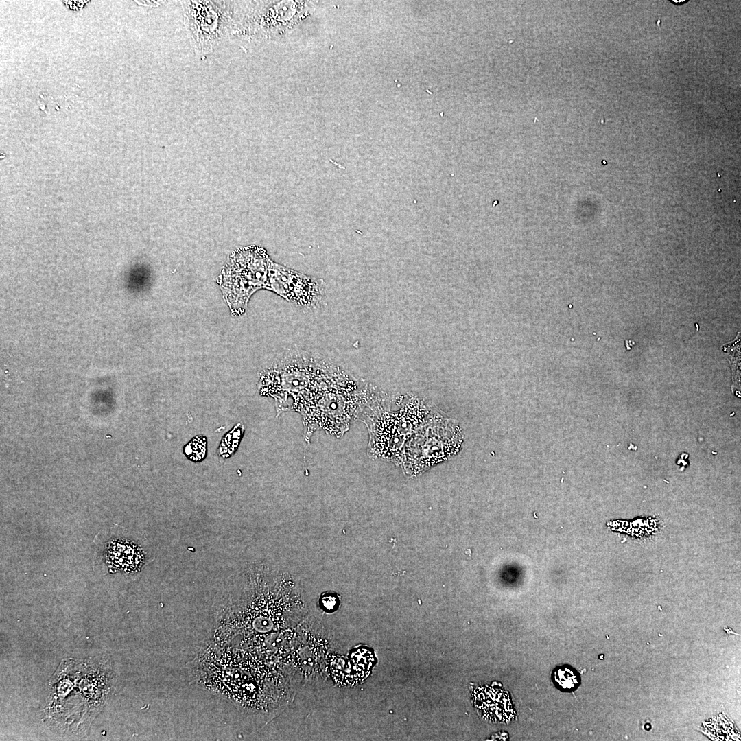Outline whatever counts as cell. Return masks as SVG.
Instances as JSON below:
<instances>
[{"mask_svg": "<svg viewBox=\"0 0 741 741\" xmlns=\"http://www.w3.org/2000/svg\"><path fill=\"white\" fill-rule=\"evenodd\" d=\"M348 377L340 366L318 353L286 350L263 370L259 390L275 399L278 414L287 411L289 397L293 401L290 410L299 412L310 396Z\"/></svg>", "mask_w": 741, "mask_h": 741, "instance_id": "6da1fadb", "label": "cell"}, {"mask_svg": "<svg viewBox=\"0 0 741 741\" xmlns=\"http://www.w3.org/2000/svg\"><path fill=\"white\" fill-rule=\"evenodd\" d=\"M390 401L377 396L357 417H361L368 431V456L399 464L407 441L434 408L415 397L403 400L397 410H390Z\"/></svg>", "mask_w": 741, "mask_h": 741, "instance_id": "7a4b0ae2", "label": "cell"}, {"mask_svg": "<svg viewBox=\"0 0 741 741\" xmlns=\"http://www.w3.org/2000/svg\"><path fill=\"white\" fill-rule=\"evenodd\" d=\"M314 1H242L232 41L248 44L280 43L295 36L314 17Z\"/></svg>", "mask_w": 741, "mask_h": 741, "instance_id": "3957f363", "label": "cell"}, {"mask_svg": "<svg viewBox=\"0 0 741 741\" xmlns=\"http://www.w3.org/2000/svg\"><path fill=\"white\" fill-rule=\"evenodd\" d=\"M377 396L367 388L358 390L350 377L317 391L305 401L299 411L303 416L305 441L309 442L312 433L319 430L336 437L342 436L349 429L352 418L357 417Z\"/></svg>", "mask_w": 741, "mask_h": 741, "instance_id": "277c9868", "label": "cell"}, {"mask_svg": "<svg viewBox=\"0 0 741 741\" xmlns=\"http://www.w3.org/2000/svg\"><path fill=\"white\" fill-rule=\"evenodd\" d=\"M191 45L200 56L231 40L239 21L240 1H181Z\"/></svg>", "mask_w": 741, "mask_h": 741, "instance_id": "5b68a950", "label": "cell"}, {"mask_svg": "<svg viewBox=\"0 0 741 741\" xmlns=\"http://www.w3.org/2000/svg\"><path fill=\"white\" fill-rule=\"evenodd\" d=\"M462 439L457 423L433 409L407 441L399 464L408 473H418L456 455Z\"/></svg>", "mask_w": 741, "mask_h": 741, "instance_id": "8992f818", "label": "cell"}, {"mask_svg": "<svg viewBox=\"0 0 741 741\" xmlns=\"http://www.w3.org/2000/svg\"><path fill=\"white\" fill-rule=\"evenodd\" d=\"M272 262L266 251L257 246L240 248L230 257L219 283L234 316L245 313L254 292L268 290Z\"/></svg>", "mask_w": 741, "mask_h": 741, "instance_id": "52a82bcc", "label": "cell"}, {"mask_svg": "<svg viewBox=\"0 0 741 741\" xmlns=\"http://www.w3.org/2000/svg\"><path fill=\"white\" fill-rule=\"evenodd\" d=\"M268 290L301 308L322 306L327 286L322 279L309 276L272 261Z\"/></svg>", "mask_w": 741, "mask_h": 741, "instance_id": "ba28073f", "label": "cell"}, {"mask_svg": "<svg viewBox=\"0 0 741 741\" xmlns=\"http://www.w3.org/2000/svg\"><path fill=\"white\" fill-rule=\"evenodd\" d=\"M96 545L93 568L103 575L113 573L130 574L141 569L144 563L141 548L133 541L113 537L108 530H101L94 539Z\"/></svg>", "mask_w": 741, "mask_h": 741, "instance_id": "9c48e42d", "label": "cell"}, {"mask_svg": "<svg viewBox=\"0 0 741 741\" xmlns=\"http://www.w3.org/2000/svg\"><path fill=\"white\" fill-rule=\"evenodd\" d=\"M552 681L555 687L563 692H571L580 684V676L576 669L569 665L556 667L552 672Z\"/></svg>", "mask_w": 741, "mask_h": 741, "instance_id": "30bf717a", "label": "cell"}, {"mask_svg": "<svg viewBox=\"0 0 741 741\" xmlns=\"http://www.w3.org/2000/svg\"><path fill=\"white\" fill-rule=\"evenodd\" d=\"M244 427L237 424L222 438L218 448L219 455L223 458L231 456L237 449L242 437Z\"/></svg>", "mask_w": 741, "mask_h": 741, "instance_id": "8fae6325", "label": "cell"}, {"mask_svg": "<svg viewBox=\"0 0 741 741\" xmlns=\"http://www.w3.org/2000/svg\"><path fill=\"white\" fill-rule=\"evenodd\" d=\"M207 447V438L204 436L198 435L186 445L184 453L188 459L200 462L206 456Z\"/></svg>", "mask_w": 741, "mask_h": 741, "instance_id": "7c38bea8", "label": "cell"}, {"mask_svg": "<svg viewBox=\"0 0 741 741\" xmlns=\"http://www.w3.org/2000/svg\"><path fill=\"white\" fill-rule=\"evenodd\" d=\"M322 602L324 607L327 610L333 609L336 604V597L332 594L324 596Z\"/></svg>", "mask_w": 741, "mask_h": 741, "instance_id": "4fadbf2b", "label": "cell"}]
</instances>
